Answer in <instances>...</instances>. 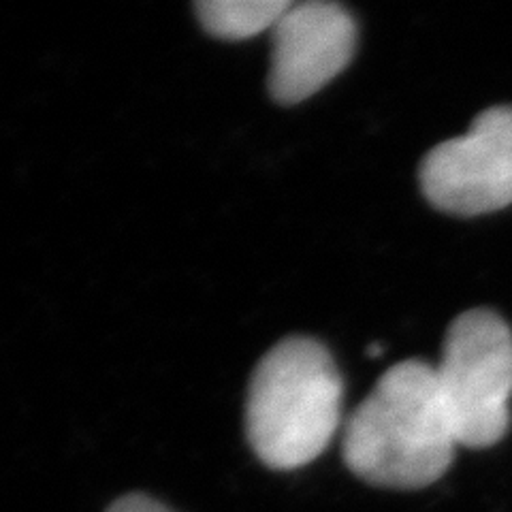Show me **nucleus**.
Instances as JSON below:
<instances>
[{"mask_svg":"<svg viewBox=\"0 0 512 512\" xmlns=\"http://www.w3.org/2000/svg\"><path fill=\"white\" fill-rule=\"evenodd\" d=\"M457 438L436 367L402 361L382 374L344 429L350 472L384 489H423L448 470Z\"/></svg>","mask_w":512,"mask_h":512,"instance_id":"nucleus-1","label":"nucleus"},{"mask_svg":"<svg viewBox=\"0 0 512 512\" xmlns=\"http://www.w3.org/2000/svg\"><path fill=\"white\" fill-rule=\"evenodd\" d=\"M342 376L312 338H286L256 365L248 387L246 436L265 466L297 470L325 451L340 427Z\"/></svg>","mask_w":512,"mask_h":512,"instance_id":"nucleus-2","label":"nucleus"},{"mask_svg":"<svg viewBox=\"0 0 512 512\" xmlns=\"http://www.w3.org/2000/svg\"><path fill=\"white\" fill-rule=\"evenodd\" d=\"M457 444L487 448L510 427L512 331L485 308L459 314L446 331L436 367Z\"/></svg>","mask_w":512,"mask_h":512,"instance_id":"nucleus-3","label":"nucleus"},{"mask_svg":"<svg viewBox=\"0 0 512 512\" xmlns=\"http://www.w3.org/2000/svg\"><path fill=\"white\" fill-rule=\"evenodd\" d=\"M419 180L427 201L453 216L512 205V107L483 111L466 135L429 150Z\"/></svg>","mask_w":512,"mask_h":512,"instance_id":"nucleus-4","label":"nucleus"},{"mask_svg":"<svg viewBox=\"0 0 512 512\" xmlns=\"http://www.w3.org/2000/svg\"><path fill=\"white\" fill-rule=\"evenodd\" d=\"M357 26L338 3H291L271 28L269 94L282 105H297L325 88L352 60Z\"/></svg>","mask_w":512,"mask_h":512,"instance_id":"nucleus-5","label":"nucleus"},{"mask_svg":"<svg viewBox=\"0 0 512 512\" xmlns=\"http://www.w3.org/2000/svg\"><path fill=\"white\" fill-rule=\"evenodd\" d=\"M293 0H199L195 13L212 37L244 41L274 28Z\"/></svg>","mask_w":512,"mask_h":512,"instance_id":"nucleus-6","label":"nucleus"},{"mask_svg":"<svg viewBox=\"0 0 512 512\" xmlns=\"http://www.w3.org/2000/svg\"><path fill=\"white\" fill-rule=\"evenodd\" d=\"M107 512H173V510L169 506H165L163 502L148 498V495L131 493V495H124V498L116 500L107 508Z\"/></svg>","mask_w":512,"mask_h":512,"instance_id":"nucleus-7","label":"nucleus"}]
</instances>
